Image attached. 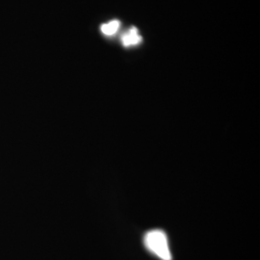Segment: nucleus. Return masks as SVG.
<instances>
[{
    "label": "nucleus",
    "instance_id": "obj_1",
    "mask_svg": "<svg viewBox=\"0 0 260 260\" xmlns=\"http://www.w3.org/2000/svg\"><path fill=\"white\" fill-rule=\"evenodd\" d=\"M144 243L146 248L160 259L172 260L166 233L159 230L150 231L145 235Z\"/></svg>",
    "mask_w": 260,
    "mask_h": 260
},
{
    "label": "nucleus",
    "instance_id": "obj_2",
    "mask_svg": "<svg viewBox=\"0 0 260 260\" xmlns=\"http://www.w3.org/2000/svg\"><path fill=\"white\" fill-rule=\"evenodd\" d=\"M121 44L124 47H134L142 43V36L136 27H131L121 37Z\"/></svg>",
    "mask_w": 260,
    "mask_h": 260
},
{
    "label": "nucleus",
    "instance_id": "obj_3",
    "mask_svg": "<svg viewBox=\"0 0 260 260\" xmlns=\"http://www.w3.org/2000/svg\"><path fill=\"white\" fill-rule=\"evenodd\" d=\"M120 26H121V22L118 19H114V20H111L107 23L103 24L101 26V31H102L103 35H105L107 37H110V36L115 35L118 32V30L120 29Z\"/></svg>",
    "mask_w": 260,
    "mask_h": 260
}]
</instances>
